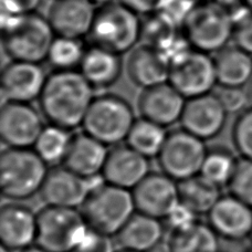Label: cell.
I'll return each mask as SVG.
<instances>
[{
    "instance_id": "cell-4",
    "label": "cell",
    "mask_w": 252,
    "mask_h": 252,
    "mask_svg": "<svg viewBox=\"0 0 252 252\" xmlns=\"http://www.w3.org/2000/svg\"><path fill=\"white\" fill-rule=\"evenodd\" d=\"M79 210L90 229L109 237L118 235L136 211L130 190L105 182L92 188Z\"/></svg>"
},
{
    "instance_id": "cell-34",
    "label": "cell",
    "mask_w": 252,
    "mask_h": 252,
    "mask_svg": "<svg viewBox=\"0 0 252 252\" xmlns=\"http://www.w3.org/2000/svg\"><path fill=\"white\" fill-rule=\"evenodd\" d=\"M232 143L241 158L252 160V106L237 118L232 126Z\"/></svg>"
},
{
    "instance_id": "cell-28",
    "label": "cell",
    "mask_w": 252,
    "mask_h": 252,
    "mask_svg": "<svg viewBox=\"0 0 252 252\" xmlns=\"http://www.w3.org/2000/svg\"><path fill=\"white\" fill-rule=\"evenodd\" d=\"M220 188L201 175L178 182L179 201L196 216L208 215L221 198Z\"/></svg>"
},
{
    "instance_id": "cell-7",
    "label": "cell",
    "mask_w": 252,
    "mask_h": 252,
    "mask_svg": "<svg viewBox=\"0 0 252 252\" xmlns=\"http://www.w3.org/2000/svg\"><path fill=\"white\" fill-rule=\"evenodd\" d=\"M134 111L125 98L115 94L94 96L85 114L83 132L106 146L120 145L135 122Z\"/></svg>"
},
{
    "instance_id": "cell-10",
    "label": "cell",
    "mask_w": 252,
    "mask_h": 252,
    "mask_svg": "<svg viewBox=\"0 0 252 252\" xmlns=\"http://www.w3.org/2000/svg\"><path fill=\"white\" fill-rule=\"evenodd\" d=\"M207 153L205 141L179 128L168 132L156 158L161 173L178 183L200 174Z\"/></svg>"
},
{
    "instance_id": "cell-49",
    "label": "cell",
    "mask_w": 252,
    "mask_h": 252,
    "mask_svg": "<svg viewBox=\"0 0 252 252\" xmlns=\"http://www.w3.org/2000/svg\"><path fill=\"white\" fill-rule=\"evenodd\" d=\"M250 252H252V249H251V250H250Z\"/></svg>"
},
{
    "instance_id": "cell-6",
    "label": "cell",
    "mask_w": 252,
    "mask_h": 252,
    "mask_svg": "<svg viewBox=\"0 0 252 252\" xmlns=\"http://www.w3.org/2000/svg\"><path fill=\"white\" fill-rule=\"evenodd\" d=\"M142 19L121 1L98 6L89 37L93 46L122 56L141 41Z\"/></svg>"
},
{
    "instance_id": "cell-47",
    "label": "cell",
    "mask_w": 252,
    "mask_h": 252,
    "mask_svg": "<svg viewBox=\"0 0 252 252\" xmlns=\"http://www.w3.org/2000/svg\"><path fill=\"white\" fill-rule=\"evenodd\" d=\"M115 252H136V251H130V250H126V249H119V250H115Z\"/></svg>"
},
{
    "instance_id": "cell-8",
    "label": "cell",
    "mask_w": 252,
    "mask_h": 252,
    "mask_svg": "<svg viewBox=\"0 0 252 252\" xmlns=\"http://www.w3.org/2000/svg\"><path fill=\"white\" fill-rule=\"evenodd\" d=\"M88 230L79 209L46 206L37 214L35 245L50 252H73Z\"/></svg>"
},
{
    "instance_id": "cell-14",
    "label": "cell",
    "mask_w": 252,
    "mask_h": 252,
    "mask_svg": "<svg viewBox=\"0 0 252 252\" xmlns=\"http://www.w3.org/2000/svg\"><path fill=\"white\" fill-rule=\"evenodd\" d=\"M95 185L64 166L49 169L40 195L47 206L80 209Z\"/></svg>"
},
{
    "instance_id": "cell-3",
    "label": "cell",
    "mask_w": 252,
    "mask_h": 252,
    "mask_svg": "<svg viewBox=\"0 0 252 252\" xmlns=\"http://www.w3.org/2000/svg\"><path fill=\"white\" fill-rule=\"evenodd\" d=\"M57 37L47 17L31 12L2 20V47L13 61L41 63Z\"/></svg>"
},
{
    "instance_id": "cell-21",
    "label": "cell",
    "mask_w": 252,
    "mask_h": 252,
    "mask_svg": "<svg viewBox=\"0 0 252 252\" xmlns=\"http://www.w3.org/2000/svg\"><path fill=\"white\" fill-rule=\"evenodd\" d=\"M37 214L16 202L0 209V239L9 250H24L35 244Z\"/></svg>"
},
{
    "instance_id": "cell-5",
    "label": "cell",
    "mask_w": 252,
    "mask_h": 252,
    "mask_svg": "<svg viewBox=\"0 0 252 252\" xmlns=\"http://www.w3.org/2000/svg\"><path fill=\"white\" fill-rule=\"evenodd\" d=\"M31 148L7 147L0 156V187L3 197L25 200L40 192L49 169Z\"/></svg>"
},
{
    "instance_id": "cell-27",
    "label": "cell",
    "mask_w": 252,
    "mask_h": 252,
    "mask_svg": "<svg viewBox=\"0 0 252 252\" xmlns=\"http://www.w3.org/2000/svg\"><path fill=\"white\" fill-rule=\"evenodd\" d=\"M170 252H219V237L209 224L195 221L170 231L167 239Z\"/></svg>"
},
{
    "instance_id": "cell-17",
    "label": "cell",
    "mask_w": 252,
    "mask_h": 252,
    "mask_svg": "<svg viewBox=\"0 0 252 252\" xmlns=\"http://www.w3.org/2000/svg\"><path fill=\"white\" fill-rule=\"evenodd\" d=\"M96 9L92 0H53L47 18L56 35L81 39L91 31Z\"/></svg>"
},
{
    "instance_id": "cell-33",
    "label": "cell",
    "mask_w": 252,
    "mask_h": 252,
    "mask_svg": "<svg viewBox=\"0 0 252 252\" xmlns=\"http://www.w3.org/2000/svg\"><path fill=\"white\" fill-rule=\"evenodd\" d=\"M227 187L230 195L252 207V160L239 158Z\"/></svg>"
},
{
    "instance_id": "cell-26",
    "label": "cell",
    "mask_w": 252,
    "mask_h": 252,
    "mask_svg": "<svg viewBox=\"0 0 252 252\" xmlns=\"http://www.w3.org/2000/svg\"><path fill=\"white\" fill-rule=\"evenodd\" d=\"M214 61L220 87L245 88L252 78V56L236 44L215 53Z\"/></svg>"
},
{
    "instance_id": "cell-32",
    "label": "cell",
    "mask_w": 252,
    "mask_h": 252,
    "mask_svg": "<svg viewBox=\"0 0 252 252\" xmlns=\"http://www.w3.org/2000/svg\"><path fill=\"white\" fill-rule=\"evenodd\" d=\"M238 160L226 148H214L207 153L199 175L219 187L227 186L235 173Z\"/></svg>"
},
{
    "instance_id": "cell-23",
    "label": "cell",
    "mask_w": 252,
    "mask_h": 252,
    "mask_svg": "<svg viewBox=\"0 0 252 252\" xmlns=\"http://www.w3.org/2000/svg\"><path fill=\"white\" fill-rule=\"evenodd\" d=\"M141 41L164 51L169 57L189 47L183 37L181 26L164 10L144 17L142 20Z\"/></svg>"
},
{
    "instance_id": "cell-48",
    "label": "cell",
    "mask_w": 252,
    "mask_h": 252,
    "mask_svg": "<svg viewBox=\"0 0 252 252\" xmlns=\"http://www.w3.org/2000/svg\"><path fill=\"white\" fill-rule=\"evenodd\" d=\"M1 252H10V250L7 249V248H4L3 246H1Z\"/></svg>"
},
{
    "instance_id": "cell-9",
    "label": "cell",
    "mask_w": 252,
    "mask_h": 252,
    "mask_svg": "<svg viewBox=\"0 0 252 252\" xmlns=\"http://www.w3.org/2000/svg\"><path fill=\"white\" fill-rule=\"evenodd\" d=\"M168 83L188 98L213 92L217 84L214 58L191 47L170 57Z\"/></svg>"
},
{
    "instance_id": "cell-42",
    "label": "cell",
    "mask_w": 252,
    "mask_h": 252,
    "mask_svg": "<svg viewBox=\"0 0 252 252\" xmlns=\"http://www.w3.org/2000/svg\"><path fill=\"white\" fill-rule=\"evenodd\" d=\"M148 252H170V248L167 240H161L158 242L156 246L153 247V248Z\"/></svg>"
},
{
    "instance_id": "cell-2",
    "label": "cell",
    "mask_w": 252,
    "mask_h": 252,
    "mask_svg": "<svg viewBox=\"0 0 252 252\" xmlns=\"http://www.w3.org/2000/svg\"><path fill=\"white\" fill-rule=\"evenodd\" d=\"M181 29L189 47L211 55L229 46L235 20L228 9L210 0H201L193 3Z\"/></svg>"
},
{
    "instance_id": "cell-12",
    "label": "cell",
    "mask_w": 252,
    "mask_h": 252,
    "mask_svg": "<svg viewBox=\"0 0 252 252\" xmlns=\"http://www.w3.org/2000/svg\"><path fill=\"white\" fill-rule=\"evenodd\" d=\"M130 192L137 213L158 220H165L181 202L178 183L164 173L150 172Z\"/></svg>"
},
{
    "instance_id": "cell-40",
    "label": "cell",
    "mask_w": 252,
    "mask_h": 252,
    "mask_svg": "<svg viewBox=\"0 0 252 252\" xmlns=\"http://www.w3.org/2000/svg\"><path fill=\"white\" fill-rule=\"evenodd\" d=\"M126 7L138 16H147L159 11L164 7L166 0H120Z\"/></svg>"
},
{
    "instance_id": "cell-36",
    "label": "cell",
    "mask_w": 252,
    "mask_h": 252,
    "mask_svg": "<svg viewBox=\"0 0 252 252\" xmlns=\"http://www.w3.org/2000/svg\"><path fill=\"white\" fill-rule=\"evenodd\" d=\"M73 252H115L112 237L89 228L87 235Z\"/></svg>"
},
{
    "instance_id": "cell-45",
    "label": "cell",
    "mask_w": 252,
    "mask_h": 252,
    "mask_svg": "<svg viewBox=\"0 0 252 252\" xmlns=\"http://www.w3.org/2000/svg\"><path fill=\"white\" fill-rule=\"evenodd\" d=\"M92 1L98 7V6H103V4H106V3L114 2L115 0H92Z\"/></svg>"
},
{
    "instance_id": "cell-15",
    "label": "cell",
    "mask_w": 252,
    "mask_h": 252,
    "mask_svg": "<svg viewBox=\"0 0 252 252\" xmlns=\"http://www.w3.org/2000/svg\"><path fill=\"white\" fill-rule=\"evenodd\" d=\"M207 216L208 224L222 239L241 241L252 235V207L235 196H221Z\"/></svg>"
},
{
    "instance_id": "cell-43",
    "label": "cell",
    "mask_w": 252,
    "mask_h": 252,
    "mask_svg": "<svg viewBox=\"0 0 252 252\" xmlns=\"http://www.w3.org/2000/svg\"><path fill=\"white\" fill-rule=\"evenodd\" d=\"M245 91L247 94V97H248V104L249 106H252V78L245 87Z\"/></svg>"
},
{
    "instance_id": "cell-24",
    "label": "cell",
    "mask_w": 252,
    "mask_h": 252,
    "mask_svg": "<svg viewBox=\"0 0 252 252\" xmlns=\"http://www.w3.org/2000/svg\"><path fill=\"white\" fill-rule=\"evenodd\" d=\"M123 70L121 56L104 48H87L79 71L93 89H107L120 79Z\"/></svg>"
},
{
    "instance_id": "cell-31",
    "label": "cell",
    "mask_w": 252,
    "mask_h": 252,
    "mask_svg": "<svg viewBox=\"0 0 252 252\" xmlns=\"http://www.w3.org/2000/svg\"><path fill=\"white\" fill-rule=\"evenodd\" d=\"M87 48L81 39L59 37L53 40L47 61L55 71L79 70Z\"/></svg>"
},
{
    "instance_id": "cell-18",
    "label": "cell",
    "mask_w": 252,
    "mask_h": 252,
    "mask_svg": "<svg viewBox=\"0 0 252 252\" xmlns=\"http://www.w3.org/2000/svg\"><path fill=\"white\" fill-rule=\"evenodd\" d=\"M150 168L146 157L134 151L127 144L114 146L109 151L102 170L103 182L132 190L145 178Z\"/></svg>"
},
{
    "instance_id": "cell-20",
    "label": "cell",
    "mask_w": 252,
    "mask_h": 252,
    "mask_svg": "<svg viewBox=\"0 0 252 252\" xmlns=\"http://www.w3.org/2000/svg\"><path fill=\"white\" fill-rule=\"evenodd\" d=\"M169 62L164 51L143 43L129 52L125 69L129 80L145 90L168 82Z\"/></svg>"
},
{
    "instance_id": "cell-13",
    "label": "cell",
    "mask_w": 252,
    "mask_h": 252,
    "mask_svg": "<svg viewBox=\"0 0 252 252\" xmlns=\"http://www.w3.org/2000/svg\"><path fill=\"white\" fill-rule=\"evenodd\" d=\"M227 114L217 94L211 92L186 100L179 123L182 128L207 141L222 132Z\"/></svg>"
},
{
    "instance_id": "cell-30",
    "label": "cell",
    "mask_w": 252,
    "mask_h": 252,
    "mask_svg": "<svg viewBox=\"0 0 252 252\" xmlns=\"http://www.w3.org/2000/svg\"><path fill=\"white\" fill-rule=\"evenodd\" d=\"M72 136L71 130L48 124L35 142L33 150L47 164L62 163L69 150Z\"/></svg>"
},
{
    "instance_id": "cell-11",
    "label": "cell",
    "mask_w": 252,
    "mask_h": 252,
    "mask_svg": "<svg viewBox=\"0 0 252 252\" xmlns=\"http://www.w3.org/2000/svg\"><path fill=\"white\" fill-rule=\"evenodd\" d=\"M43 125L41 112L31 103L7 101L0 110V136L7 147L31 148Z\"/></svg>"
},
{
    "instance_id": "cell-16",
    "label": "cell",
    "mask_w": 252,
    "mask_h": 252,
    "mask_svg": "<svg viewBox=\"0 0 252 252\" xmlns=\"http://www.w3.org/2000/svg\"><path fill=\"white\" fill-rule=\"evenodd\" d=\"M48 75L40 63L11 60L1 71V90L7 101L31 103L38 100Z\"/></svg>"
},
{
    "instance_id": "cell-38",
    "label": "cell",
    "mask_w": 252,
    "mask_h": 252,
    "mask_svg": "<svg viewBox=\"0 0 252 252\" xmlns=\"http://www.w3.org/2000/svg\"><path fill=\"white\" fill-rule=\"evenodd\" d=\"M42 0H1V17L8 18L35 12Z\"/></svg>"
},
{
    "instance_id": "cell-35",
    "label": "cell",
    "mask_w": 252,
    "mask_h": 252,
    "mask_svg": "<svg viewBox=\"0 0 252 252\" xmlns=\"http://www.w3.org/2000/svg\"><path fill=\"white\" fill-rule=\"evenodd\" d=\"M222 103L227 113H241L248 104V97L245 88H224L220 87L216 93Z\"/></svg>"
},
{
    "instance_id": "cell-1",
    "label": "cell",
    "mask_w": 252,
    "mask_h": 252,
    "mask_svg": "<svg viewBox=\"0 0 252 252\" xmlns=\"http://www.w3.org/2000/svg\"><path fill=\"white\" fill-rule=\"evenodd\" d=\"M93 91L79 70L53 71L38 98L39 111L48 124L72 130L82 126Z\"/></svg>"
},
{
    "instance_id": "cell-41",
    "label": "cell",
    "mask_w": 252,
    "mask_h": 252,
    "mask_svg": "<svg viewBox=\"0 0 252 252\" xmlns=\"http://www.w3.org/2000/svg\"><path fill=\"white\" fill-rule=\"evenodd\" d=\"M210 1L220 4V6H222L223 8L228 9L230 12L244 4L242 3V0H210Z\"/></svg>"
},
{
    "instance_id": "cell-25",
    "label": "cell",
    "mask_w": 252,
    "mask_h": 252,
    "mask_svg": "<svg viewBox=\"0 0 252 252\" xmlns=\"http://www.w3.org/2000/svg\"><path fill=\"white\" fill-rule=\"evenodd\" d=\"M163 236L161 220L135 211L115 238L121 249L148 252L163 240Z\"/></svg>"
},
{
    "instance_id": "cell-39",
    "label": "cell",
    "mask_w": 252,
    "mask_h": 252,
    "mask_svg": "<svg viewBox=\"0 0 252 252\" xmlns=\"http://www.w3.org/2000/svg\"><path fill=\"white\" fill-rule=\"evenodd\" d=\"M165 221L167 222L170 230H177L184 227H187L192 222L197 221L196 215L192 213L191 210H189L186 206L183 204H179L175 207L174 210L170 213L167 218L165 219Z\"/></svg>"
},
{
    "instance_id": "cell-19",
    "label": "cell",
    "mask_w": 252,
    "mask_h": 252,
    "mask_svg": "<svg viewBox=\"0 0 252 252\" xmlns=\"http://www.w3.org/2000/svg\"><path fill=\"white\" fill-rule=\"evenodd\" d=\"M186 98L168 82L143 90L137 107L141 118L163 127L181 121Z\"/></svg>"
},
{
    "instance_id": "cell-46",
    "label": "cell",
    "mask_w": 252,
    "mask_h": 252,
    "mask_svg": "<svg viewBox=\"0 0 252 252\" xmlns=\"http://www.w3.org/2000/svg\"><path fill=\"white\" fill-rule=\"evenodd\" d=\"M242 3H244L250 11H252V0H242Z\"/></svg>"
},
{
    "instance_id": "cell-22",
    "label": "cell",
    "mask_w": 252,
    "mask_h": 252,
    "mask_svg": "<svg viewBox=\"0 0 252 252\" xmlns=\"http://www.w3.org/2000/svg\"><path fill=\"white\" fill-rule=\"evenodd\" d=\"M107 154L106 145L83 132L72 136L62 164L81 177L93 179L102 175Z\"/></svg>"
},
{
    "instance_id": "cell-37",
    "label": "cell",
    "mask_w": 252,
    "mask_h": 252,
    "mask_svg": "<svg viewBox=\"0 0 252 252\" xmlns=\"http://www.w3.org/2000/svg\"><path fill=\"white\" fill-rule=\"evenodd\" d=\"M232 39L236 46L252 56V11L235 21Z\"/></svg>"
},
{
    "instance_id": "cell-44",
    "label": "cell",
    "mask_w": 252,
    "mask_h": 252,
    "mask_svg": "<svg viewBox=\"0 0 252 252\" xmlns=\"http://www.w3.org/2000/svg\"><path fill=\"white\" fill-rule=\"evenodd\" d=\"M19 252H50V251H48L46 249L41 248V247L34 245V246H30V247H28V248H26Z\"/></svg>"
},
{
    "instance_id": "cell-29",
    "label": "cell",
    "mask_w": 252,
    "mask_h": 252,
    "mask_svg": "<svg viewBox=\"0 0 252 252\" xmlns=\"http://www.w3.org/2000/svg\"><path fill=\"white\" fill-rule=\"evenodd\" d=\"M166 128L146 119H137L126 137V144L147 159L157 157L167 137Z\"/></svg>"
}]
</instances>
